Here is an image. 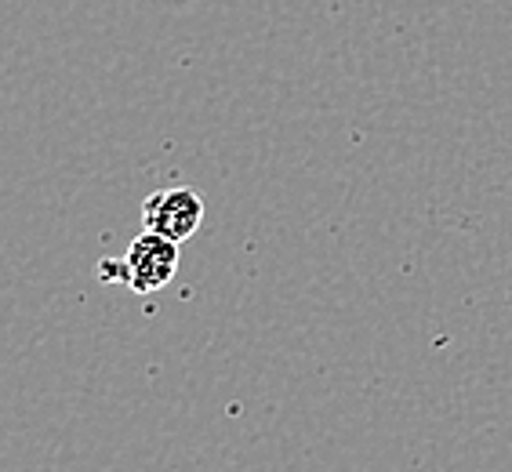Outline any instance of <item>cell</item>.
Returning <instances> with one entry per match:
<instances>
[{
    "label": "cell",
    "mask_w": 512,
    "mask_h": 472,
    "mask_svg": "<svg viewBox=\"0 0 512 472\" xmlns=\"http://www.w3.org/2000/svg\"><path fill=\"white\" fill-rule=\"evenodd\" d=\"M178 273V244L168 236L157 233H142L128 244V255L124 262H113V266H102V276H117L131 291L138 295H149V291H160L164 284H171Z\"/></svg>",
    "instance_id": "1"
},
{
    "label": "cell",
    "mask_w": 512,
    "mask_h": 472,
    "mask_svg": "<svg viewBox=\"0 0 512 472\" xmlns=\"http://www.w3.org/2000/svg\"><path fill=\"white\" fill-rule=\"evenodd\" d=\"M142 222H146L149 233L168 236V240L182 244L204 222V200L193 189H160L142 207Z\"/></svg>",
    "instance_id": "2"
}]
</instances>
